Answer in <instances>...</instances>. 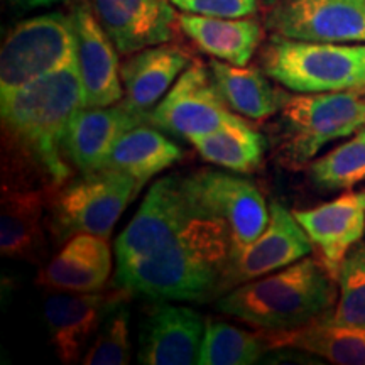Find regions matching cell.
Listing matches in <instances>:
<instances>
[{"label": "cell", "mask_w": 365, "mask_h": 365, "mask_svg": "<svg viewBox=\"0 0 365 365\" xmlns=\"http://www.w3.org/2000/svg\"><path fill=\"white\" fill-rule=\"evenodd\" d=\"M228 223L200 203L185 176L153 182L115 240V282L156 301L215 298L230 257Z\"/></svg>", "instance_id": "obj_1"}, {"label": "cell", "mask_w": 365, "mask_h": 365, "mask_svg": "<svg viewBox=\"0 0 365 365\" xmlns=\"http://www.w3.org/2000/svg\"><path fill=\"white\" fill-rule=\"evenodd\" d=\"M83 107L76 61L0 98L2 186L46 195L76 175L65 156V139Z\"/></svg>", "instance_id": "obj_2"}, {"label": "cell", "mask_w": 365, "mask_h": 365, "mask_svg": "<svg viewBox=\"0 0 365 365\" xmlns=\"http://www.w3.org/2000/svg\"><path fill=\"white\" fill-rule=\"evenodd\" d=\"M336 299V279L318 257L308 255L222 294L217 309L261 331H287L330 318Z\"/></svg>", "instance_id": "obj_3"}, {"label": "cell", "mask_w": 365, "mask_h": 365, "mask_svg": "<svg viewBox=\"0 0 365 365\" xmlns=\"http://www.w3.org/2000/svg\"><path fill=\"white\" fill-rule=\"evenodd\" d=\"M365 127V90L287 95L279 110L276 159L298 171L333 140Z\"/></svg>", "instance_id": "obj_4"}, {"label": "cell", "mask_w": 365, "mask_h": 365, "mask_svg": "<svg viewBox=\"0 0 365 365\" xmlns=\"http://www.w3.org/2000/svg\"><path fill=\"white\" fill-rule=\"evenodd\" d=\"M259 61L269 78L296 93L365 90V43H317L274 34Z\"/></svg>", "instance_id": "obj_5"}, {"label": "cell", "mask_w": 365, "mask_h": 365, "mask_svg": "<svg viewBox=\"0 0 365 365\" xmlns=\"http://www.w3.org/2000/svg\"><path fill=\"white\" fill-rule=\"evenodd\" d=\"M139 191L134 178L107 168L73 176L48 195L46 223L58 242L78 234L110 239L118 218Z\"/></svg>", "instance_id": "obj_6"}, {"label": "cell", "mask_w": 365, "mask_h": 365, "mask_svg": "<svg viewBox=\"0 0 365 365\" xmlns=\"http://www.w3.org/2000/svg\"><path fill=\"white\" fill-rule=\"evenodd\" d=\"M75 61L76 36L70 14L49 12L22 21L2 43L0 98Z\"/></svg>", "instance_id": "obj_7"}, {"label": "cell", "mask_w": 365, "mask_h": 365, "mask_svg": "<svg viewBox=\"0 0 365 365\" xmlns=\"http://www.w3.org/2000/svg\"><path fill=\"white\" fill-rule=\"evenodd\" d=\"M242 118L223 102L210 66L195 59L149 112L150 125L186 140L210 134Z\"/></svg>", "instance_id": "obj_8"}, {"label": "cell", "mask_w": 365, "mask_h": 365, "mask_svg": "<svg viewBox=\"0 0 365 365\" xmlns=\"http://www.w3.org/2000/svg\"><path fill=\"white\" fill-rule=\"evenodd\" d=\"M269 212L267 227L257 239L242 247H232L217 296L284 269L312 254V240L293 212L279 202H271Z\"/></svg>", "instance_id": "obj_9"}, {"label": "cell", "mask_w": 365, "mask_h": 365, "mask_svg": "<svg viewBox=\"0 0 365 365\" xmlns=\"http://www.w3.org/2000/svg\"><path fill=\"white\" fill-rule=\"evenodd\" d=\"M266 26L289 39L365 43V0H279Z\"/></svg>", "instance_id": "obj_10"}, {"label": "cell", "mask_w": 365, "mask_h": 365, "mask_svg": "<svg viewBox=\"0 0 365 365\" xmlns=\"http://www.w3.org/2000/svg\"><path fill=\"white\" fill-rule=\"evenodd\" d=\"M185 181L205 208L228 223L232 247L250 244L267 227L271 212L261 190L250 180L202 170L185 176Z\"/></svg>", "instance_id": "obj_11"}, {"label": "cell", "mask_w": 365, "mask_h": 365, "mask_svg": "<svg viewBox=\"0 0 365 365\" xmlns=\"http://www.w3.org/2000/svg\"><path fill=\"white\" fill-rule=\"evenodd\" d=\"M70 16L76 36V66L85 108L110 107L124 100L117 48L100 26L91 4L78 0Z\"/></svg>", "instance_id": "obj_12"}, {"label": "cell", "mask_w": 365, "mask_h": 365, "mask_svg": "<svg viewBox=\"0 0 365 365\" xmlns=\"http://www.w3.org/2000/svg\"><path fill=\"white\" fill-rule=\"evenodd\" d=\"M130 293L124 287L95 293H61L54 291L44 301V317L49 339L63 364L80 362L86 344L102 327L105 318Z\"/></svg>", "instance_id": "obj_13"}, {"label": "cell", "mask_w": 365, "mask_h": 365, "mask_svg": "<svg viewBox=\"0 0 365 365\" xmlns=\"http://www.w3.org/2000/svg\"><path fill=\"white\" fill-rule=\"evenodd\" d=\"M95 16L124 56L170 43L178 14L170 0H91Z\"/></svg>", "instance_id": "obj_14"}, {"label": "cell", "mask_w": 365, "mask_h": 365, "mask_svg": "<svg viewBox=\"0 0 365 365\" xmlns=\"http://www.w3.org/2000/svg\"><path fill=\"white\" fill-rule=\"evenodd\" d=\"M318 259L336 279L341 262L365 234V190L349 191L309 210H296Z\"/></svg>", "instance_id": "obj_15"}, {"label": "cell", "mask_w": 365, "mask_h": 365, "mask_svg": "<svg viewBox=\"0 0 365 365\" xmlns=\"http://www.w3.org/2000/svg\"><path fill=\"white\" fill-rule=\"evenodd\" d=\"M140 124H149V118L124 102L100 108L81 107L73 117L65 139L68 163L78 175L102 170L120 135Z\"/></svg>", "instance_id": "obj_16"}, {"label": "cell", "mask_w": 365, "mask_h": 365, "mask_svg": "<svg viewBox=\"0 0 365 365\" xmlns=\"http://www.w3.org/2000/svg\"><path fill=\"white\" fill-rule=\"evenodd\" d=\"M205 327L207 322L193 308L176 304L156 307L140 328L139 364H198Z\"/></svg>", "instance_id": "obj_17"}, {"label": "cell", "mask_w": 365, "mask_h": 365, "mask_svg": "<svg viewBox=\"0 0 365 365\" xmlns=\"http://www.w3.org/2000/svg\"><path fill=\"white\" fill-rule=\"evenodd\" d=\"M113 267L108 239L91 234H78L68 239L38 274L39 286L61 293H95L110 279Z\"/></svg>", "instance_id": "obj_18"}, {"label": "cell", "mask_w": 365, "mask_h": 365, "mask_svg": "<svg viewBox=\"0 0 365 365\" xmlns=\"http://www.w3.org/2000/svg\"><path fill=\"white\" fill-rule=\"evenodd\" d=\"M193 63L182 46L163 43L129 54L120 65L127 107L149 118V112L164 98L182 71Z\"/></svg>", "instance_id": "obj_19"}, {"label": "cell", "mask_w": 365, "mask_h": 365, "mask_svg": "<svg viewBox=\"0 0 365 365\" xmlns=\"http://www.w3.org/2000/svg\"><path fill=\"white\" fill-rule=\"evenodd\" d=\"M48 195L43 190L2 186L0 196V252L4 257L39 264L46 255L44 215Z\"/></svg>", "instance_id": "obj_20"}, {"label": "cell", "mask_w": 365, "mask_h": 365, "mask_svg": "<svg viewBox=\"0 0 365 365\" xmlns=\"http://www.w3.org/2000/svg\"><path fill=\"white\" fill-rule=\"evenodd\" d=\"M178 29L213 59L235 66H247L262 43L261 21L250 17H212L178 14Z\"/></svg>", "instance_id": "obj_21"}, {"label": "cell", "mask_w": 365, "mask_h": 365, "mask_svg": "<svg viewBox=\"0 0 365 365\" xmlns=\"http://www.w3.org/2000/svg\"><path fill=\"white\" fill-rule=\"evenodd\" d=\"M262 333L269 350L294 349L331 364L365 365V327L339 325L322 318L294 330Z\"/></svg>", "instance_id": "obj_22"}, {"label": "cell", "mask_w": 365, "mask_h": 365, "mask_svg": "<svg viewBox=\"0 0 365 365\" xmlns=\"http://www.w3.org/2000/svg\"><path fill=\"white\" fill-rule=\"evenodd\" d=\"M182 156L185 150L171 143L161 130L154 129L150 124H140L120 135L103 168L125 173L134 178L139 188H143L159 173L181 161Z\"/></svg>", "instance_id": "obj_23"}, {"label": "cell", "mask_w": 365, "mask_h": 365, "mask_svg": "<svg viewBox=\"0 0 365 365\" xmlns=\"http://www.w3.org/2000/svg\"><path fill=\"white\" fill-rule=\"evenodd\" d=\"M208 66L218 93L232 112L249 120H264L281 110L287 93L274 88L259 68L235 66L220 59H212Z\"/></svg>", "instance_id": "obj_24"}, {"label": "cell", "mask_w": 365, "mask_h": 365, "mask_svg": "<svg viewBox=\"0 0 365 365\" xmlns=\"http://www.w3.org/2000/svg\"><path fill=\"white\" fill-rule=\"evenodd\" d=\"M188 143L193 144L205 161L242 175H249L261 168L267 148L266 137L245 118L210 134L193 137Z\"/></svg>", "instance_id": "obj_25"}, {"label": "cell", "mask_w": 365, "mask_h": 365, "mask_svg": "<svg viewBox=\"0 0 365 365\" xmlns=\"http://www.w3.org/2000/svg\"><path fill=\"white\" fill-rule=\"evenodd\" d=\"M269 352L266 336L249 333L223 322L207 319L200 350V365H250Z\"/></svg>", "instance_id": "obj_26"}, {"label": "cell", "mask_w": 365, "mask_h": 365, "mask_svg": "<svg viewBox=\"0 0 365 365\" xmlns=\"http://www.w3.org/2000/svg\"><path fill=\"white\" fill-rule=\"evenodd\" d=\"M314 185L323 190H352L365 181V129L309 164Z\"/></svg>", "instance_id": "obj_27"}, {"label": "cell", "mask_w": 365, "mask_h": 365, "mask_svg": "<svg viewBox=\"0 0 365 365\" xmlns=\"http://www.w3.org/2000/svg\"><path fill=\"white\" fill-rule=\"evenodd\" d=\"M339 299L330 319L339 325L365 327V242L350 249L336 274Z\"/></svg>", "instance_id": "obj_28"}, {"label": "cell", "mask_w": 365, "mask_h": 365, "mask_svg": "<svg viewBox=\"0 0 365 365\" xmlns=\"http://www.w3.org/2000/svg\"><path fill=\"white\" fill-rule=\"evenodd\" d=\"M125 303L118 304L105 318L93 344L81 360L85 365H125L130 362V313Z\"/></svg>", "instance_id": "obj_29"}, {"label": "cell", "mask_w": 365, "mask_h": 365, "mask_svg": "<svg viewBox=\"0 0 365 365\" xmlns=\"http://www.w3.org/2000/svg\"><path fill=\"white\" fill-rule=\"evenodd\" d=\"M181 12L212 17L255 16L261 0H170Z\"/></svg>", "instance_id": "obj_30"}, {"label": "cell", "mask_w": 365, "mask_h": 365, "mask_svg": "<svg viewBox=\"0 0 365 365\" xmlns=\"http://www.w3.org/2000/svg\"><path fill=\"white\" fill-rule=\"evenodd\" d=\"M16 7L24 9V11H31V9H39V7H51L54 4L66 2V0H11Z\"/></svg>", "instance_id": "obj_31"}, {"label": "cell", "mask_w": 365, "mask_h": 365, "mask_svg": "<svg viewBox=\"0 0 365 365\" xmlns=\"http://www.w3.org/2000/svg\"><path fill=\"white\" fill-rule=\"evenodd\" d=\"M277 2H279V0H261V4H264V6L267 7H274Z\"/></svg>", "instance_id": "obj_32"}]
</instances>
